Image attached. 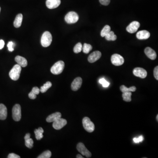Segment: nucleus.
Returning <instances> with one entry per match:
<instances>
[{
	"instance_id": "nucleus-37",
	"label": "nucleus",
	"mask_w": 158,
	"mask_h": 158,
	"mask_svg": "<svg viewBox=\"0 0 158 158\" xmlns=\"http://www.w3.org/2000/svg\"><path fill=\"white\" fill-rule=\"evenodd\" d=\"M32 91L33 93H35L36 95H38L40 92V90L38 87L37 86H35V87L33 88L32 90Z\"/></svg>"
},
{
	"instance_id": "nucleus-35",
	"label": "nucleus",
	"mask_w": 158,
	"mask_h": 158,
	"mask_svg": "<svg viewBox=\"0 0 158 158\" xmlns=\"http://www.w3.org/2000/svg\"><path fill=\"white\" fill-rule=\"evenodd\" d=\"M154 76L156 80H158V66H157L154 69Z\"/></svg>"
},
{
	"instance_id": "nucleus-42",
	"label": "nucleus",
	"mask_w": 158,
	"mask_h": 158,
	"mask_svg": "<svg viewBox=\"0 0 158 158\" xmlns=\"http://www.w3.org/2000/svg\"><path fill=\"white\" fill-rule=\"evenodd\" d=\"M156 120H157V121H158V115H157L156 116Z\"/></svg>"
},
{
	"instance_id": "nucleus-38",
	"label": "nucleus",
	"mask_w": 158,
	"mask_h": 158,
	"mask_svg": "<svg viewBox=\"0 0 158 158\" xmlns=\"http://www.w3.org/2000/svg\"><path fill=\"white\" fill-rule=\"evenodd\" d=\"M8 158H20V157L14 153L9 154L7 156Z\"/></svg>"
},
{
	"instance_id": "nucleus-25",
	"label": "nucleus",
	"mask_w": 158,
	"mask_h": 158,
	"mask_svg": "<svg viewBox=\"0 0 158 158\" xmlns=\"http://www.w3.org/2000/svg\"><path fill=\"white\" fill-rule=\"evenodd\" d=\"M132 93L131 92H126L123 93L122 97L124 101L130 102L131 101Z\"/></svg>"
},
{
	"instance_id": "nucleus-30",
	"label": "nucleus",
	"mask_w": 158,
	"mask_h": 158,
	"mask_svg": "<svg viewBox=\"0 0 158 158\" xmlns=\"http://www.w3.org/2000/svg\"><path fill=\"white\" fill-rule=\"evenodd\" d=\"M25 145L29 148H31L33 147V141L31 138L25 140Z\"/></svg>"
},
{
	"instance_id": "nucleus-34",
	"label": "nucleus",
	"mask_w": 158,
	"mask_h": 158,
	"mask_svg": "<svg viewBox=\"0 0 158 158\" xmlns=\"http://www.w3.org/2000/svg\"><path fill=\"white\" fill-rule=\"evenodd\" d=\"M99 2L101 5L107 6L110 4V0H99Z\"/></svg>"
},
{
	"instance_id": "nucleus-7",
	"label": "nucleus",
	"mask_w": 158,
	"mask_h": 158,
	"mask_svg": "<svg viewBox=\"0 0 158 158\" xmlns=\"http://www.w3.org/2000/svg\"><path fill=\"white\" fill-rule=\"evenodd\" d=\"M112 63L113 65L120 66L122 65L124 62V59L121 55L117 54H115L112 56L111 59Z\"/></svg>"
},
{
	"instance_id": "nucleus-27",
	"label": "nucleus",
	"mask_w": 158,
	"mask_h": 158,
	"mask_svg": "<svg viewBox=\"0 0 158 158\" xmlns=\"http://www.w3.org/2000/svg\"><path fill=\"white\" fill-rule=\"evenodd\" d=\"M110 31H111L110 27L108 25H106L103 28V29H102V31L101 32V35L102 37H105V36L107 35Z\"/></svg>"
},
{
	"instance_id": "nucleus-24",
	"label": "nucleus",
	"mask_w": 158,
	"mask_h": 158,
	"mask_svg": "<svg viewBox=\"0 0 158 158\" xmlns=\"http://www.w3.org/2000/svg\"><path fill=\"white\" fill-rule=\"evenodd\" d=\"M106 39L107 41H116L117 39V36L114 34L113 31H110L107 35L105 36Z\"/></svg>"
},
{
	"instance_id": "nucleus-13",
	"label": "nucleus",
	"mask_w": 158,
	"mask_h": 158,
	"mask_svg": "<svg viewBox=\"0 0 158 158\" xmlns=\"http://www.w3.org/2000/svg\"><path fill=\"white\" fill-rule=\"evenodd\" d=\"M101 56V53L99 51H97L93 52L90 54L88 58V62L94 63L98 60Z\"/></svg>"
},
{
	"instance_id": "nucleus-10",
	"label": "nucleus",
	"mask_w": 158,
	"mask_h": 158,
	"mask_svg": "<svg viewBox=\"0 0 158 158\" xmlns=\"http://www.w3.org/2000/svg\"><path fill=\"white\" fill-rule=\"evenodd\" d=\"M133 75L137 77L144 79L147 76V72L143 68L137 67L134 68L133 71Z\"/></svg>"
},
{
	"instance_id": "nucleus-1",
	"label": "nucleus",
	"mask_w": 158,
	"mask_h": 158,
	"mask_svg": "<svg viewBox=\"0 0 158 158\" xmlns=\"http://www.w3.org/2000/svg\"><path fill=\"white\" fill-rule=\"evenodd\" d=\"M22 67L18 64L15 65L9 72V76L13 80H17L20 77Z\"/></svg>"
},
{
	"instance_id": "nucleus-6",
	"label": "nucleus",
	"mask_w": 158,
	"mask_h": 158,
	"mask_svg": "<svg viewBox=\"0 0 158 158\" xmlns=\"http://www.w3.org/2000/svg\"><path fill=\"white\" fill-rule=\"evenodd\" d=\"M12 118L15 121H19L21 118V108L19 104H16L12 108Z\"/></svg>"
},
{
	"instance_id": "nucleus-5",
	"label": "nucleus",
	"mask_w": 158,
	"mask_h": 158,
	"mask_svg": "<svg viewBox=\"0 0 158 158\" xmlns=\"http://www.w3.org/2000/svg\"><path fill=\"white\" fill-rule=\"evenodd\" d=\"M79 16L74 12H68L65 17V22L68 24H73L77 22L79 20Z\"/></svg>"
},
{
	"instance_id": "nucleus-32",
	"label": "nucleus",
	"mask_w": 158,
	"mask_h": 158,
	"mask_svg": "<svg viewBox=\"0 0 158 158\" xmlns=\"http://www.w3.org/2000/svg\"><path fill=\"white\" fill-rule=\"evenodd\" d=\"M7 47L8 48V50L10 52H12L14 51V43L12 42H9L7 44Z\"/></svg>"
},
{
	"instance_id": "nucleus-31",
	"label": "nucleus",
	"mask_w": 158,
	"mask_h": 158,
	"mask_svg": "<svg viewBox=\"0 0 158 158\" xmlns=\"http://www.w3.org/2000/svg\"><path fill=\"white\" fill-rule=\"evenodd\" d=\"M100 84L102 85V86L104 87H108L110 85V83L106 80L104 78H101L99 80Z\"/></svg>"
},
{
	"instance_id": "nucleus-41",
	"label": "nucleus",
	"mask_w": 158,
	"mask_h": 158,
	"mask_svg": "<svg viewBox=\"0 0 158 158\" xmlns=\"http://www.w3.org/2000/svg\"><path fill=\"white\" fill-rule=\"evenodd\" d=\"M76 158H84V157L82 156V155H80L78 154L76 155Z\"/></svg>"
},
{
	"instance_id": "nucleus-12",
	"label": "nucleus",
	"mask_w": 158,
	"mask_h": 158,
	"mask_svg": "<svg viewBox=\"0 0 158 158\" xmlns=\"http://www.w3.org/2000/svg\"><path fill=\"white\" fill-rule=\"evenodd\" d=\"M82 84V78L80 77H76L71 84V89L74 91H76L80 88Z\"/></svg>"
},
{
	"instance_id": "nucleus-14",
	"label": "nucleus",
	"mask_w": 158,
	"mask_h": 158,
	"mask_svg": "<svg viewBox=\"0 0 158 158\" xmlns=\"http://www.w3.org/2000/svg\"><path fill=\"white\" fill-rule=\"evenodd\" d=\"M61 4V0H47L46 5L49 9H54L58 7Z\"/></svg>"
},
{
	"instance_id": "nucleus-23",
	"label": "nucleus",
	"mask_w": 158,
	"mask_h": 158,
	"mask_svg": "<svg viewBox=\"0 0 158 158\" xmlns=\"http://www.w3.org/2000/svg\"><path fill=\"white\" fill-rule=\"evenodd\" d=\"M52 86V84L50 81H48L46 82L43 86H41L40 88V92L44 93L48 91L49 88H50Z\"/></svg>"
},
{
	"instance_id": "nucleus-11",
	"label": "nucleus",
	"mask_w": 158,
	"mask_h": 158,
	"mask_svg": "<svg viewBox=\"0 0 158 158\" xmlns=\"http://www.w3.org/2000/svg\"><path fill=\"white\" fill-rule=\"evenodd\" d=\"M140 26V24L138 22L133 21L127 26L126 29L129 33H133L138 31Z\"/></svg>"
},
{
	"instance_id": "nucleus-9",
	"label": "nucleus",
	"mask_w": 158,
	"mask_h": 158,
	"mask_svg": "<svg viewBox=\"0 0 158 158\" xmlns=\"http://www.w3.org/2000/svg\"><path fill=\"white\" fill-rule=\"evenodd\" d=\"M67 123L66 120L60 118L55 121L53 122V127L55 130H60L66 125Z\"/></svg>"
},
{
	"instance_id": "nucleus-8",
	"label": "nucleus",
	"mask_w": 158,
	"mask_h": 158,
	"mask_svg": "<svg viewBox=\"0 0 158 158\" xmlns=\"http://www.w3.org/2000/svg\"><path fill=\"white\" fill-rule=\"evenodd\" d=\"M77 150L83 155H84L86 158H90L91 156V154L87 150L85 146L82 143H79L77 144L76 147Z\"/></svg>"
},
{
	"instance_id": "nucleus-39",
	"label": "nucleus",
	"mask_w": 158,
	"mask_h": 158,
	"mask_svg": "<svg viewBox=\"0 0 158 158\" xmlns=\"http://www.w3.org/2000/svg\"><path fill=\"white\" fill-rule=\"evenodd\" d=\"M5 44V42L3 41V40H0V50H1L3 48Z\"/></svg>"
},
{
	"instance_id": "nucleus-22",
	"label": "nucleus",
	"mask_w": 158,
	"mask_h": 158,
	"mask_svg": "<svg viewBox=\"0 0 158 158\" xmlns=\"http://www.w3.org/2000/svg\"><path fill=\"white\" fill-rule=\"evenodd\" d=\"M120 89L123 93L126 92H134L136 91V87L135 86H132L130 88H127L124 85H122L120 87Z\"/></svg>"
},
{
	"instance_id": "nucleus-2",
	"label": "nucleus",
	"mask_w": 158,
	"mask_h": 158,
	"mask_svg": "<svg viewBox=\"0 0 158 158\" xmlns=\"http://www.w3.org/2000/svg\"><path fill=\"white\" fill-rule=\"evenodd\" d=\"M52 40V34L49 32L46 31L44 33L41 38V44L43 47H48L51 45Z\"/></svg>"
},
{
	"instance_id": "nucleus-15",
	"label": "nucleus",
	"mask_w": 158,
	"mask_h": 158,
	"mask_svg": "<svg viewBox=\"0 0 158 158\" xmlns=\"http://www.w3.org/2000/svg\"><path fill=\"white\" fill-rule=\"evenodd\" d=\"M144 53L146 56L151 59V60H155L156 58V52L153 49L151 48L150 47H147L144 49Z\"/></svg>"
},
{
	"instance_id": "nucleus-28",
	"label": "nucleus",
	"mask_w": 158,
	"mask_h": 158,
	"mask_svg": "<svg viewBox=\"0 0 158 158\" xmlns=\"http://www.w3.org/2000/svg\"><path fill=\"white\" fill-rule=\"evenodd\" d=\"M52 156V153L51 151L47 150L40 155L38 158H50Z\"/></svg>"
},
{
	"instance_id": "nucleus-26",
	"label": "nucleus",
	"mask_w": 158,
	"mask_h": 158,
	"mask_svg": "<svg viewBox=\"0 0 158 158\" xmlns=\"http://www.w3.org/2000/svg\"><path fill=\"white\" fill-rule=\"evenodd\" d=\"M92 49V47L91 44L84 43L83 45L82 50H83V52L85 54H88L91 51Z\"/></svg>"
},
{
	"instance_id": "nucleus-17",
	"label": "nucleus",
	"mask_w": 158,
	"mask_h": 158,
	"mask_svg": "<svg viewBox=\"0 0 158 158\" xmlns=\"http://www.w3.org/2000/svg\"><path fill=\"white\" fill-rule=\"evenodd\" d=\"M62 116V114L60 112H56L49 115L46 118L47 122H53Z\"/></svg>"
},
{
	"instance_id": "nucleus-33",
	"label": "nucleus",
	"mask_w": 158,
	"mask_h": 158,
	"mask_svg": "<svg viewBox=\"0 0 158 158\" xmlns=\"http://www.w3.org/2000/svg\"><path fill=\"white\" fill-rule=\"evenodd\" d=\"M144 140V138L142 135L141 136H139L138 138H134L133 139V142L134 143H138L140 142H142Z\"/></svg>"
},
{
	"instance_id": "nucleus-19",
	"label": "nucleus",
	"mask_w": 158,
	"mask_h": 158,
	"mask_svg": "<svg viewBox=\"0 0 158 158\" xmlns=\"http://www.w3.org/2000/svg\"><path fill=\"white\" fill-rule=\"evenodd\" d=\"M15 59L18 64L21 67H25L27 65V61L24 57L20 56H17L15 58Z\"/></svg>"
},
{
	"instance_id": "nucleus-4",
	"label": "nucleus",
	"mask_w": 158,
	"mask_h": 158,
	"mask_svg": "<svg viewBox=\"0 0 158 158\" xmlns=\"http://www.w3.org/2000/svg\"><path fill=\"white\" fill-rule=\"evenodd\" d=\"M82 123L85 130L89 133H91L95 130L94 123L91 121L89 118L85 117L82 120Z\"/></svg>"
},
{
	"instance_id": "nucleus-29",
	"label": "nucleus",
	"mask_w": 158,
	"mask_h": 158,
	"mask_svg": "<svg viewBox=\"0 0 158 158\" xmlns=\"http://www.w3.org/2000/svg\"><path fill=\"white\" fill-rule=\"evenodd\" d=\"M83 46L80 43H78L74 47V51L75 53H79L82 51Z\"/></svg>"
},
{
	"instance_id": "nucleus-43",
	"label": "nucleus",
	"mask_w": 158,
	"mask_h": 158,
	"mask_svg": "<svg viewBox=\"0 0 158 158\" xmlns=\"http://www.w3.org/2000/svg\"><path fill=\"white\" fill-rule=\"evenodd\" d=\"M1 8L0 7V12H1Z\"/></svg>"
},
{
	"instance_id": "nucleus-21",
	"label": "nucleus",
	"mask_w": 158,
	"mask_h": 158,
	"mask_svg": "<svg viewBox=\"0 0 158 158\" xmlns=\"http://www.w3.org/2000/svg\"><path fill=\"white\" fill-rule=\"evenodd\" d=\"M44 132L43 129L42 127L38 128V129H36L34 131L35 138L37 140H40L43 138V133Z\"/></svg>"
},
{
	"instance_id": "nucleus-16",
	"label": "nucleus",
	"mask_w": 158,
	"mask_h": 158,
	"mask_svg": "<svg viewBox=\"0 0 158 158\" xmlns=\"http://www.w3.org/2000/svg\"><path fill=\"white\" fill-rule=\"evenodd\" d=\"M150 33L148 31L144 30L138 32L136 34V37L139 40H146L149 38Z\"/></svg>"
},
{
	"instance_id": "nucleus-36",
	"label": "nucleus",
	"mask_w": 158,
	"mask_h": 158,
	"mask_svg": "<svg viewBox=\"0 0 158 158\" xmlns=\"http://www.w3.org/2000/svg\"><path fill=\"white\" fill-rule=\"evenodd\" d=\"M28 95L29 97L31 99H35L37 97V95H36L35 93H33L32 91Z\"/></svg>"
},
{
	"instance_id": "nucleus-20",
	"label": "nucleus",
	"mask_w": 158,
	"mask_h": 158,
	"mask_svg": "<svg viewBox=\"0 0 158 158\" xmlns=\"http://www.w3.org/2000/svg\"><path fill=\"white\" fill-rule=\"evenodd\" d=\"M23 16L22 14H18L17 15L14 22V26L16 28H19L21 26L22 23Z\"/></svg>"
},
{
	"instance_id": "nucleus-40",
	"label": "nucleus",
	"mask_w": 158,
	"mask_h": 158,
	"mask_svg": "<svg viewBox=\"0 0 158 158\" xmlns=\"http://www.w3.org/2000/svg\"><path fill=\"white\" fill-rule=\"evenodd\" d=\"M29 138H31V134H30V133H27L25 135L24 139H25V140H26V139H29Z\"/></svg>"
},
{
	"instance_id": "nucleus-3",
	"label": "nucleus",
	"mask_w": 158,
	"mask_h": 158,
	"mask_svg": "<svg viewBox=\"0 0 158 158\" xmlns=\"http://www.w3.org/2000/svg\"><path fill=\"white\" fill-rule=\"evenodd\" d=\"M65 67V63L63 61H59L55 63L51 69V72L54 75H59L63 72Z\"/></svg>"
},
{
	"instance_id": "nucleus-18",
	"label": "nucleus",
	"mask_w": 158,
	"mask_h": 158,
	"mask_svg": "<svg viewBox=\"0 0 158 158\" xmlns=\"http://www.w3.org/2000/svg\"><path fill=\"white\" fill-rule=\"evenodd\" d=\"M7 108L3 104H0V120H5L7 117Z\"/></svg>"
}]
</instances>
